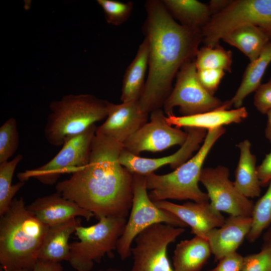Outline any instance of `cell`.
Masks as SVG:
<instances>
[{
    "instance_id": "cell-7",
    "label": "cell",
    "mask_w": 271,
    "mask_h": 271,
    "mask_svg": "<svg viewBox=\"0 0 271 271\" xmlns=\"http://www.w3.org/2000/svg\"><path fill=\"white\" fill-rule=\"evenodd\" d=\"M248 25L259 28L271 39V0L229 1L201 29L202 41L214 47L230 31Z\"/></svg>"
},
{
    "instance_id": "cell-41",
    "label": "cell",
    "mask_w": 271,
    "mask_h": 271,
    "mask_svg": "<svg viewBox=\"0 0 271 271\" xmlns=\"http://www.w3.org/2000/svg\"><path fill=\"white\" fill-rule=\"evenodd\" d=\"M4 271H33V269H15V270H5Z\"/></svg>"
},
{
    "instance_id": "cell-14",
    "label": "cell",
    "mask_w": 271,
    "mask_h": 271,
    "mask_svg": "<svg viewBox=\"0 0 271 271\" xmlns=\"http://www.w3.org/2000/svg\"><path fill=\"white\" fill-rule=\"evenodd\" d=\"M188 136L180 148L174 153L159 158H148L132 154L124 149L119 160L120 164L133 174L146 176L158 169L169 165L176 169L192 157L200 148L206 136V129L195 127L184 128Z\"/></svg>"
},
{
    "instance_id": "cell-34",
    "label": "cell",
    "mask_w": 271,
    "mask_h": 271,
    "mask_svg": "<svg viewBox=\"0 0 271 271\" xmlns=\"http://www.w3.org/2000/svg\"><path fill=\"white\" fill-rule=\"evenodd\" d=\"M254 105L262 114L271 109V77L267 82L261 84L255 91Z\"/></svg>"
},
{
    "instance_id": "cell-35",
    "label": "cell",
    "mask_w": 271,
    "mask_h": 271,
    "mask_svg": "<svg viewBox=\"0 0 271 271\" xmlns=\"http://www.w3.org/2000/svg\"><path fill=\"white\" fill-rule=\"evenodd\" d=\"M244 257L236 251L230 253L219 260L217 266L206 271H240Z\"/></svg>"
},
{
    "instance_id": "cell-23",
    "label": "cell",
    "mask_w": 271,
    "mask_h": 271,
    "mask_svg": "<svg viewBox=\"0 0 271 271\" xmlns=\"http://www.w3.org/2000/svg\"><path fill=\"white\" fill-rule=\"evenodd\" d=\"M237 146L240 155L235 171L234 185L247 198L258 197L261 186L256 167V158L250 151L251 143L249 140H244Z\"/></svg>"
},
{
    "instance_id": "cell-30",
    "label": "cell",
    "mask_w": 271,
    "mask_h": 271,
    "mask_svg": "<svg viewBox=\"0 0 271 271\" xmlns=\"http://www.w3.org/2000/svg\"><path fill=\"white\" fill-rule=\"evenodd\" d=\"M19 134L17 122L8 119L0 127V164L9 161L18 149Z\"/></svg>"
},
{
    "instance_id": "cell-38",
    "label": "cell",
    "mask_w": 271,
    "mask_h": 271,
    "mask_svg": "<svg viewBox=\"0 0 271 271\" xmlns=\"http://www.w3.org/2000/svg\"><path fill=\"white\" fill-rule=\"evenodd\" d=\"M267 117V121L264 130L265 137L271 144V109L266 113Z\"/></svg>"
},
{
    "instance_id": "cell-33",
    "label": "cell",
    "mask_w": 271,
    "mask_h": 271,
    "mask_svg": "<svg viewBox=\"0 0 271 271\" xmlns=\"http://www.w3.org/2000/svg\"><path fill=\"white\" fill-rule=\"evenodd\" d=\"M224 75L225 71L220 69L197 70V76L200 83L212 95L217 90Z\"/></svg>"
},
{
    "instance_id": "cell-9",
    "label": "cell",
    "mask_w": 271,
    "mask_h": 271,
    "mask_svg": "<svg viewBox=\"0 0 271 271\" xmlns=\"http://www.w3.org/2000/svg\"><path fill=\"white\" fill-rule=\"evenodd\" d=\"M97 126L94 124L80 134L68 139L59 152L47 163L18 174L20 181L35 178L45 185L55 184L60 177L73 174L88 163L91 148Z\"/></svg>"
},
{
    "instance_id": "cell-4",
    "label": "cell",
    "mask_w": 271,
    "mask_h": 271,
    "mask_svg": "<svg viewBox=\"0 0 271 271\" xmlns=\"http://www.w3.org/2000/svg\"><path fill=\"white\" fill-rule=\"evenodd\" d=\"M226 131L223 127L209 129L197 152L173 172L164 175L155 173L146 176V185L153 202L175 199L194 202H209L207 193L199 188L198 183L203 165L216 141Z\"/></svg>"
},
{
    "instance_id": "cell-24",
    "label": "cell",
    "mask_w": 271,
    "mask_h": 271,
    "mask_svg": "<svg viewBox=\"0 0 271 271\" xmlns=\"http://www.w3.org/2000/svg\"><path fill=\"white\" fill-rule=\"evenodd\" d=\"M237 48L252 62L258 57L271 40L268 35L259 28L244 25L230 31L222 39Z\"/></svg>"
},
{
    "instance_id": "cell-16",
    "label": "cell",
    "mask_w": 271,
    "mask_h": 271,
    "mask_svg": "<svg viewBox=\"0 0 271 271\" xmlns=\"http://www.w3.org/2000/svg\"><path fill=\"white\" fill-rule=\"evenodd\" d=\"M154 202L158 207L172 213L190 226L191 233L195 236L206 239L209 232L221 226L225 220L209 202H187L182 205L167 200Z\"/></svg>"
},
{
    "instance_id": "cell-37",
    "label": "cell",
    "mask_w": 271,
    "mask_h": 271,
    "mask_svg": "<svg viewBox=\"0 0 271 271\" xmlns=\"http://www.w3.org/2000/svg\"><path fill=\"white\" fill-rule=\"evenodd\" d=\"M63 268L60 262H51L38 260L33 271H63Z\"/></svg>"
},
{
    "instance_id": "cell-39",
    "label": "cell",
    "mask_w": 271,
    "mask_h": 271,
    "mask_svg": "<svg viewBox=\"0 0 271 271\" xmlns=\"http://www.w3.org/2000/svg\"><path fill=\"white\" fill-rule=\"evenodd\" d=\"M262 247H271V227L264 234Z\"/></svg>"
},
{
    "instance_id": "cell-18",
    "label": "cell",
    "mask_w": 271,
    "mask_h": 271,
    "mask_svg": "<svg viewBox=\"0 0 271 271\" xmlns=\"http://www.w3.org/2000/svg\"><path fill=\"white\" fill-rule=\"evenodd\" d=\"M251 217L230 215L223 225L212 229L207 240L215 261L236 252L251 228Z\"/></svg>"
},
{
    "instance_id": "cell-31",
    "label": "cell",
    "mask_w": 271,
    "mask_h": 271,
    "mask_svg": "<svg viewBox=\"0 0 271 271\" xmlns=\"http://www.w3.org/2000/svg\"><path fill=\"white\" fill-rule=\"evenodd\" d=\"M97 2L103 11L107 23L116 26L122 24L127 20L133 7L131 2L97 0Z\"/></svg>"
},
{
    "instance_id": "cell-10",
    "label": "cell",
    "mask_w": 271,
    "mask_h": 271,
    "mask_svg": "<svg viewBox=\"0 0 271 271\" xmlns=\"http://www.w3.org/2000/svg\"><path fill=\"white\" fill-rule=\"evenodd\" d=\"M184 232V228L165 223L141 232L131 248L133 263L129 271H175L168 257V246Z\"/></svg>"
},
{
    "instance_id": "cell-25",
    "label": "cell",
    "mask_w": 271,
    "mask_h": 271,
    "mask_svg": "<svg viewBox=\"0 0 271 271\" xmlns=\"http://www.w3.org/2000/svg\"><path fill=\"white\" fill-rule=\"evenodd\" d=\"M162 1L171 16L185 26L201 29L212 15L209 5L198 1Z\"/></svg>"
},
{
    "instance_id": "cell-1",
    "label": "cell",
    "mask_w": 271,
    "mask_h": 271,
    "mask_svg": "<svg viewBox=\"0 0 271 271\" xmlns=\"http://www.w3.org/2000/svg\"><path fill=\"white\" fill-rule=\"evenodd\" d=\"M123 149V144L95 133L88 164L58 182L56 192L97 219L126 218L132 205L133 175L119 162Z\"/></svg>"
},
{
    "instance_id": "cell-29",
    "label": "cell",
    "mask_w": 271,
    "mask_h": 271,
    "mask_svg": "<svg viewBox=\"0 0 271 271\" xmlns=\"http://www.w3.org/2000/svg\"><path fill=\"white\" fill-rule=\"evenodd\" d=\"M251 217V226L246 238L253 242L271 224V180L265 193L254 204Z\"/></svg>"
},
{
    "instance_id": "cell-27",
    "label": "cell",
    "mask_w": 271,
    "mask_h": 271,
    "mask_svg": "<svg viewBox=\"0 0 271 271\" xmlns=\"http://www.w3.org/2000/svg\"><path fill=\"white\" fill-rule=\"evenodd\" d=\"M23 158V155L19 154L11 160L0 164V216L8 210L14 196L25 184L23 181L12 184L15 170Z\"/></svg>"
},
{
    "instance_id": "cell-40",
    "label": "cell",
    "mask_w": 271,
    "mask_h": 271,
    "mask_svg": "<svg viewBox=\"0 0 271 271\" xmlns=\"http://www.w3.org/2000/svg\"><path fill=\"white\" fill-rule=\"evenodd\" d=\"M97 271H124V270L119 269V268H117L109 267V268H107L105 269H101Z\"/></svg>"
},
{
    "instance_id": "cell-6",
    "label": "cell",
    "mask_w": 271,
    "mask_h": 271,
    "mask_svg": "<svg viewBox=\"0 0 271 271\" xmlns=\"http://www.w3.org/2000/svg\"><path fill=\"white\" fill-rule=\"evenodd\" d=\"M89 226H78L75 231L79 241L70 243L69 262L77 271H90L106 254L116 249L126 223L125 218H99Z\"/></svg>"
},
{
    "instance_id": "cell-32",
    "label": "cell",
    "mask_w": 271,
    "mask_h": 271,
    "mask_svg": "<svg viewBox=\"0 0 271 271\" xmlns=\"http://www.w3.org/2000/svg\"><path fill=\"white\" fill-rule=\"evenodd\" d=\"M240 271H271V247H262L259 252L244 256Z\"/></svg>"
},
{
    "instance_id": "cell-26",
    "label": "cell",
    "mask_w": 271,
    "mask_h": 271,
    "mask_svg": "<svg viewBox=\"0 0 271 271\" xmlns=\"http://www.w3.org/2000/svg\"><path fill=\"white\" fill-rule=\"evenodd\" d=\"M270 63L271 40L258 57L248 65L238 88L229 100L231 105L235 108L241 107L246 97L255 91L261 84L262 77Z\"/></svg>"
},
{
    "instance_id": "cell-22",
    "label": "cell",
    "mask_w": 271,
    "mask_h": 271,
    "mask_svg": "<svg viewBox=\"0 0 271 271\" xmlns=\"http://www.w3.org/2000/svg\"><path fill=\"white\" fill-rule=\"evenodd\" d=\"M211 250L207 240L195 236L178 243L172 258L175 271H201L210 256Z\"/></svg>"
},
{
    "instance_id": "cell-12",
    "label": "cell",
    "mask_w": 271,
    "mask_h": 271,
    "mask_svg": "<svg viewBox=\"0 0 271 271\" xmlns=\"http://www.w3.org/2000/svg\"><path fill=\"white\" fill-rule=\"evenodd\" d=\"M200 182L205 187L210 203L215 209L230 215L251 217L254 203L230 181L226 167L203 168Z\"/></svg>"
},
{
    "instance_id": "cell-8",
    "label": "cell",
    "mask_w": 271,
    "mask_h": 271,
    "mask_svg": "<svg viewBox=\"0 0 271 271\" xmlns=\"http://www.w3.org/2000/svg\"><path fill=\"white\" fill-rule=\"evenodd\" d=\"M133 175V198L130 215L116 247L122 260L131 255V244L137 236L149 227L158 223L182 228L188 226L174 214L158 207L152 201L147 192L146 176Z\"/></svg>"
},
{
    "instance_id": "cell-20",
    "label": "cell",
    "mask_w": 271,
    "mask_h": 271,
    "mask_svg": "<svg viewBox=\"0 0 271 271\" xmlns=\"http://www.w3.org/2000/svg\"><path fill=\"white\" fill-rule=\"evenodd\" d=\"M77 218L49 227L41 246L38 260L51 262L69 261L70 256L69 239L81 225Z\"/></svg>"
},
{
    "instance_id": "cell-13",
    "label": "cell",
    "mask_w": 271,
    "mask_h": 271,
    "mask_svg": "<svg viewBox=\"0 0 271 271\" xmlns=\"http://www.w3.org/2000/svg\"><path fill=\"white\" fill-rule=\"evenodd\" d=\"M164 113L162 108L151 112L150 120L123 144L124 150L139 156L143 152H161L174 146H181L187 132L169 124Z\"/></svg>"
},
{
    "instance_id": "cell-5",
    "label": "cell",
    "mask_w": 271,
    "mask_h": 271,
    "mask_svg": "<svg viewBox=\"0 0 271 271\" xmlns=\"http://www.w3.org/2000/svg\"><path fill=\"white\" fill-rule=\"evenodd\" d=\"M108 101L88 94H68L51 102L44 127L47 142L62 146L69 139L106 118Z\"/></svg>"
},
{
    "instance_id": "cell-28",
    "label": "cell",
    "mask_w": 271,
    "mask_h": 271,
    "mask_svg": "<svg viewBox=\"0 0 271 271\" xmlns=\"http://www.w3.org/2000/svg\"><path fill=\"white\" fill-rule=\"evenodd\" d=\"M194 62L197 70L202 69H220L230 72L232 63V54L219 45L214 47L204 46L199 49Z\"/></svg>"
},
{
    "instance_id": "cell-3",
    "label": "cell",
    "mask_w": 271,
    "mask_h": 271,
    "mask_svg": "<svg viewBox=\"0 0 271 271\" xmlns=\"http://www.w3.org/2000/svg\"><path fill=\"white\" fill-rule=\"evenodd\" d=\"M49 226L15 198L0 216V264L5 270L33 269Z\"/></svg>"
},
{
    "instance_id": "cell-15",
    "label": "cell",
    "mask_w": 271,
    "mask_h": 271,
    "mask_svg": "<svg viewBox=\"0 0 271 271\" xmlns=\"http://www.w3.org/2000/svg\"><path fill=\"white\" fill-rule=\"evenodd\" d=\"M149 114L141 109L139 101L119 104L108 101L107 116L96 133L123 144L148 121Z\"/></svg>"
},
{
    "instance_id": "cell-17",
    "label": "cell",
    "mask_w": 271,
    "mask_h": 271,
    "mask_svg": "<svg viewBox=\"0 0 271 271\" xmlns=\"http://www.w3.org/2000/svg\"><path fill=\"white\" fill-rule=\"evenodd\" d=\"M27 209L39 220L49 227L77 217L87 221L94 216L91 212L80 207L58 192L39 197L27 205Z\"/></svg>"
},
{
    "instance_id": "cell-21",
    "label": "cell",
    "mask_w": 271,
    "mask_h": 271,
    "mask_svg": "<svg viewBox=\"0 0 271 271\" xmlns=\"http://www.w3.org/2000/svg\"><path fill=\"white\" fill-rule=\"evenodd\" d=\"M149 57V43L145 38L123 76L120 96L122 102L139 101L145 85Z\"/></svg>"
},
{
    "instance_id": "cell-36",
    "label": "cell",
    "mask_w": 271,
    "mask_h": 271,
    "mask_svg": "<svg viewBox=\"0 0 271 271\" xmlns=\"http://www.w3.org/2000/svg\"><path fill=\"white\" fill-rule=\"evenodd\" d=\"M257 171L261 186H267L271 180V151L257 167Z\"/></svg>"
},
{
    "instance_id": "cell-11",
    "label": "cell",
    "mask_w": 271,
    "mask_h": 271,
    "mask_svg": "<svg viewBox=\"0 0 271 271\" xmlns=\"http://www.w3.org/2000/svg\"><path fill=\"white\" fill-rule=\"evenodd\" d=\"M223 102L210 94L201 84L194 60L186 63L177 75L175 87L165 101L163 111L167 115L179 107L182 115L187 116L212 110L223 105Z\"/></svg>"
},
{
    "instance_id": "cell-2",
    "label": "cell",
    "mask_w": 271,
    "mask_h": 271,
    "mask_svg": "<svg viewBox=\"0 0 271 271\" xmlns=\"http://www.w3.org/2000/svg\"><path fill=\"white\" fill-rule=\"evenodd\" d=\"M145 8L148 73L139 103L141 109L149 114L163 107L175 75L186 63L194 60L203 38L201 29L176 22L162 1H148Z\"/></svg>"
},
{
    "instance_id": "cell-19",
    "label": "cell",
    "mask_w": 271,
    "mask_h": 271,
    "mask_svg": "<svg viewBox=\"0 0 271 271\" xmlns=\"http://www.w3.org/2000/svg\"><path fill=\"white\" fill-rule=\"evenodd\" d=\"M231 106L229 100H227L222 106L202 113L187 116L169 114L166 115V120L169 124L178 128L209 130L233 123H239L247 117L248 112L245 107L229 110Z\"/></svg>"
}]
</instances>
